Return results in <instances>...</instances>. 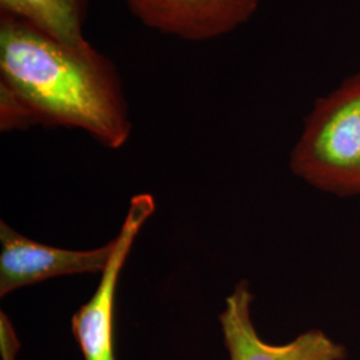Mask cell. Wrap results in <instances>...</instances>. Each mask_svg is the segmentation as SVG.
<instances>
[{
  "mask_svg": "<svg viewBox=\"0 0 360 360\" xmlns=\"http://www.w3.org/2000/svg\"><path fill=\"white\" fill-rule=\"evenodd\" d=\"M0 123L83 129L110 148L131 132L115 68L90 43L68 44L0 13Z\"/></svg>",
  "mask_w": 360,
  "mask_h": 360,
  "instance_id": "6da1fadb",
  "label": "cell"
},
{
  "mask_svg": "<svg viewBox=\"0 0 360 360\" xmlns=\"http://www.w3.org/2000/svg\"><path fill=\"white\" fill-rule=\"evenodd\" d=\"M290 167L324 193L360 195V72L315 102Z\"/></svg>",
  "mask_w": 360,
  "mask_h": 360,
  "instance_id": "7a4b0ae2",
  "label": "cell"
},
{
  "mask_svg": "<svg viewBox=\"0 0 360 360\" xmlns=\"http://www.w3.org/2000/svg\"><path fill=\"white\" fill-rule=\"evenodd\" d=\"M155 211L154 198L141 193L131 199L126 219L114 238V251L94 295L72 316L71 330L83 360H116L115 304L117 283L132 245Z\"/></svg>",
  "mask_w": 360,
  "mask_h": 360,
  "instance_id": "3957f363",
  "label": "cell"
},
{
  "mask_svg": "<svg viewBox=\"0 0 360 360\" xmlns=\"http://www.w3.org/2000/svg\"><path fill=\"white\" fill-rule=\"evenodd\" d=\"M0 296L56 276L103 272L114 251V239L94 250H65L31 240L0 223Z\"/></svg>",
  "mask_w": 360,
  "mask_h": 360,
  "instance_id": "277c9868",
  "label": "cell"
},
{
  "mask_svg": "<svg viewBox=\"0 0 360 360\" xmlns=\"http://www.w3.org/2000/svg\"><path fill=\"white\" fill-rule=\"evenodd\" d=\"M254 295L242 281L227 296L219 315L230 360H346L347 349L322 330H309L284 345H271L257 334L252 322Z\"/></svg>",
  "mask_w": 360,
  "mask_h": 360,
  "instance_id": "5b68a950",
  "label": "cell"
},
{
  "mask_svg": "<svg viewBox=\"0 0 360 360\" xmlns=\"http://www.w3.org/2000/svg\"><path fill=\"white\" fill-rule=\"evenodd\" d=\"M129 10L163 34L190 41L218 38L245 25L260 0H126Z\"/></svg>",
  "mask_w": 360,
  "mask_h": 360,
  "instance_id": "8992f818",
  "label": "cell"
},
{
  "mask_svg": "<svg viewBox=\"0 0 360 360\" xmlns=\"http://www.w3.org/2000/svg\"><path fill=\"white\" fill-rule=\"evenodd\" d=\"M89 0H0V13L13 15L68 44H84Z\"/></svg>",
  "mask_w": 360,
  "mask_h": 360,
  "instance_id": "52a82bcc",
  "label": "cell"
},
{
  "mask_svg": "<svg viewBox=\"0 0 360 360\" xmlns=\"http://www.w3.org/2000/svg\"><path fill=\"white\" fill-rule=\"evenodd\" d=\"M20 349V340L8 315L0 312V355L3 360H16Z\"/></svg>",
  "mask_w": 360,
  "mask_h": 360,
  "instance_id": "ba28073f",
  "label": "cell"
}]
</instances>
